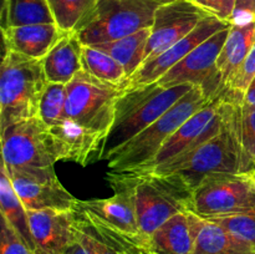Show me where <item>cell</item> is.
<instances>
[{"instance_id":"6da1fadb","label":"cell","mask_w":255,"mask_h":254,"mask_svg":"<svg viewBox=\"0 0 255 254\" xmlns=\"http://www.w3.org/2000/svg\"><path fill=\"white\" fill-rule=\"evenodd\" d=\"M242 106L243 97L224 94V124L217 136L153 171L141 173L167 177L189 193L208 177L224 173H242Z\"/></svg>"},{"instance_id":"7a4b0ae2","label":"cell","mask_w":255,"mask_h":254,"mask_svg":"<svg viewBox=\"0 0 255 254\" xmlns=\"http://www.w3.org/2000/svg\"><path fill=\"white\" fill-rule=\"evenodd\" d=\"M194 85L163 87L157 82L125 90L116 105L115 121L107 134L101 161H107L122 146L158 120Z\"/></svg>"},{"instance_id":"3957f363","label":"cell","mask_w":255,"mask_h":254,"mask_svg":"<svg viewBox=\"0 0 255 254\" xmlns=\"http://www.w3.org/2000/svg\"><path fill=\"white\" fill-rule=\"evenodd\" d=\"M47 84L42 60L4 49L0 72V132L39 116Z\"/></svg>"},{"instance_id":"277c9868","label":"cell","mask_w":255,"mask_h":254,"mask_svg":"<svg viewBox=\"0 0 255 254\" xmlns=\"http://www.w3.org/2000/svg\"><path fill=\"white\" fill-rule=\"evenodd\" d=\"M211 101L212 99L204 95L201 86H194L158 120L115 152L107 159L110 171L127 172L143 167L189 117Z\"/></svg>"},{"instance_id":"5b68a950","label":"cell","mask_w":255,"mask_h":254,"mask_svg":"<svg viewBox=\"0 0 255 254\" xmlns=\"http://www.w3.org/2000/svg\"><path fill=\"white\" fill-rule=\"evenodd\" d=\"M128 182L142 238L151 236L169 218L189 211L188 191L164 176L141 172H119Z\"/></svg>"},{"instance_id":"8992f818","label":"cell","mask_w":255,"mask_h":254,"mask_svg":"<svg viewBox=\"0 0 255 254\" xmlns=\"http://www.w3.org/2000/svg\"><path fill=\"white\" fill-rule=\"evenodd\" d=\"M158 6L149 0H97L75 32L89 46L121 39L151 27Z\"/></svg>"},{"instance_id":"52a82bcc","label":"cell","mask_w":255,"mask_h":254,"mask_svg":"<svg viewBox=\"0 0 255 254\" xmlns=\"http://www.w3.org/2000/svg\"><path fill=\"white\" fill-rule=\"evenodd\" d=\"M66 86V117L106 142L124 87L101 81L84 70L77 72Z\"/></svg>"},{"instance_id":"ba28073f","label":"cell","mask_w":255,"mask_h":254,"mask_svg":"<svg viewBox=\"0 0 255 254\" xmlns=\"http://www.w3.org/2000/svg\"><path fill=\"white\" fill-rule=\"evenodd\" d=\"M255 209V178L251 173L216 174L204 179L191 196L189 211L206 221Z\"/></svg>"},{"instance_id":"9c48e42d","label":"cell","mask_w":255,"mask_h":254,"mask_svg":"<svg viewBox=\"0 0 255 254\" xmlns=\"http://www.w3.org/2000/svg\"><path fill=\"white\" fill-rule=\"evenodd\" d=\"M2 163L16 168L54 167L61 161L49 126L39 116L11 125L1 132Z\"/></svg>"},{"instance_id":"30bf717a","label":"cell","mask_w":255,"mask_h":254,"mask_svg":"<svg viewBox=\"0 0 255 254\" xmlns=\"http://www.w3.org/2000/svg\"><path fill=\"white\" fill-rule=\"evenodd\" d=\"M231 26L216 32L201 45L192 50L182 61L174 65L168 72L157 81L163 87L191 84L201 86L204 95L209 99L221 96L223 91L222 79L217 70V59L222 51Z\"/></svg>"},{"instance_id":"8fae6325","label":"cell","mask_w":255,"mask_h":254,"mask_svg":"<svg viewBox=\"0 0 255 254\" xmlns=\"http://www.w3.org/2000/svg\"><path fill=\"white\" fill-rule=\"evenodd\" d=\"M224 111L223 95L212 100L208 105L202 107L193 116L189 117L159 148L156 156L141 168L133 172H149L172 159L186 154L197 148L219 133L223 128ZM128 172V171H127Z\"/></svg>"},{"instance_id":"7c38bea8","label":"cell","mask_w":255,"mask_h":254,"mask_svg":"<svg viewBox=\"0 0 255 254\" xmlns=\"http://www.w3.org/2000/svg\"><path fill=\"white\" fill-rule=\"evenodd\" d=\"M1 168L6 172L15 192L21 199L27 211L55 209V211L74 212L79 199L75 198L57 178L54 167L44 168Z\"/></svg>"},{"instance_id":"4fadbf2b","label":"cell","mask_w":255,"mask_h":254,"mask_svg":"<svg viewBox=\"0 0 255 254\" xmlns=\"http://www.w3.org/2000/svg\"><path fill=\"white\" fill-rule=\"evenodd\" d=\"M207 16H209L208 12L191 0H176L158 6L154 12L144 61L158 56L191 34Z\"/></svg>"},{"instance_id":"5bb4252c","label":"cell","mask_w":255,"mask_h":254,"mask_svg":"<svg viewBox=\"0 0 255 254\" xmlns=\"http://www.w3.org/2000/svg\"><path fill=\"white\" fill-rule=\"evenodd\" d=\"M115 194L110 198L79 201L75 211L84 213L100 223L127 236H141L134 211L133 197L127 179L119 172L106 174Z\"/></svg>"},{"instance_id":"9a60e30c","label":"cell","mask_w":255,"mask_h":254,"mask_svg":"<svg viewBox=\"0 0 255 254\" xmlns=\"http://www.w3.org/2000/svg\"><path fill=\"white\" fill-rule=\"evenodd\" d=\"M228 26H231L228 21H223L218 17L209 15L197 25V27L191 34H188L186 37L179 40L178 42L172 45L169 49H167L158 56L144 61L138 67V70L131 77L127 79V81L124 85V89L127 90L157 82L174 65H177L187 55H189L192 50L196 49L198 45L206 41L207 39L213 36L216 32L221 31Z\"/></svg>"},{"instance_id":"2e32d148","label":"cell","mask_w":255,"mask_h":254,"mask_svg":"<svg viewBox=\"0 0 255 254\" xmlns=\"http://www.w3.org/2000/svg\"><path fill=\"white\" fill-rule=\"evenodd\" d=\"M36 254H64L76 239L75 212L27 211Z\"/></svg>"},{"instance_id":"e0dca14e","label":"cell","mask_w":255,"mask_h":254,"mask_svg":"<svg viewBox=\"0 0 255 254\" xmlns=\"http://www.w3.org/2000/svg\"><path fill=\"white\" fill-rule=\"evenodd\" d=\"M204 219L191 211L181 212L143 239L147 254H192Z\"/></svg>"},{"instance_id":"ac0fdd59","label":"cell","mask_w":255,"mask_h":254,"mask_svg":"<svg viewBox=\"0 0 255 254\" xmlns=\"http://www.w3.org/2000/svg\"><path fill=\"white\" fill-rule=\"evenodd\" d=\"M59 147L61 161H71L86 167L101 161L105 139L65 117L56 126L49 127Z\"/></svg>"},{"instance_id":"d6986e66","label":"cell","mask_w":255,"mask_h":254,"mask_svg":"<svg viewBox=\"0 0 255 254\" xmlns=\"http://www.w3.org/2000/svg\"><path fill=\"white\" fill-rule=\"evenodd\" d=\"M56 24H35L2 29L5 50L42 60L64 36Z\"/></svg>"},{"instance_id":"ffe728a7","label":"cell","mask_w":255,"mask_h":254,"mask_svg":"<svg viewBox=\"0 0 255 254\" xmlns=\"http://www.w3.org/2000/svg\"><path fill=\"white\" fill-rule=\"evenodd\" d=\"M82 45L75 31L65 32L42 59L47 81L67 85L82 70Z\"/></svg>"},{"instance_id":"44dd1931","label":"cell","mask_w":255,"mask_h":254,"mask_svg":"<svg viewBox=\"0 0 255 254\" xmlns=\"http://www.w3.org/2000/svg\"><path fill=\"white\" fill-rule=\"evenodd\" d=\"M255 41V22L246 26H232L222 51L217 59V70L222 79L224 94L233 81L239 67L248 56Z\"/></svg>"},{"instance_id":"7402d4cb","label":"cell","mask_w":255,"mask_h":254,"mask_svg":"<svg viewBox=\"0 0 255 254\" xmlns=\"http://www.w3.org/2000/svg\"><path fill=\"white\" fill-rule=\"evenodd\" d=\"M149 35H151V27H146L128 36L92 45V46L101 50L105 54L114 57L117 62H120L126 71L127 79H128L144 62Z\"/></svg>"},{"instance_id":"603a6c76","label":"cell","mask_w":255,"mask_h":254,"mask_svg":"<svg viewBox=\"0 0 255 254\" xmlns=\"http://www.w3.org/2000/svg\"><path fill=\"white\" fill-rule=\"evenodd\" d=\"M0 212H1L2 218L11 226L17 236L25 242V244L30 249L35 252L27 209L25 208L21 199L15 192L4 168H1V172H0Z\"/></svg>"},{"instance_id":"cb8c5ba5","label":"cell","mask_w":255,"mask_h":254,"mask_svg":"<svg viewBox=\"0 0 255 254\" xmlns=\"http://www.w3.org/2000/svg\"><path fill=\"white\" fill-rule=\"evenodd\" d=\"M192 254H255V251L216 222L204 219Z\"/></svg>"},{"instance_id":"d4e9b609","label":"cell","mask_w":255,"mask_h":254,"mask_svg":"<svg viewBox=\"0 0 255 254\" xmlns=\"http://www.w3.org/2000/svg\"><path fill=\"white\" fill-rule=\"evenodd\" d=\"M35 24H55L47 0H4L1 30Z\"/></svg>"},{"instance_id":"484cf974","label":"cell","mask_w":255,"mask_h":254,"mask_svg":"<svg viewBox=\"0 0 255 254\" xmlns=\"http://www.w3.org/2000/svg\"><path fill=\"white\" fill-rule=\"evenodd\" d=\"M82 70L107 84L124 87L127 81V74L120 62L89 45L82 47Z\"/></svg>"},{"instance_id":"4316f807","label":"cell","mask_w":255,"mask_h":254,"mask_svg":"<svg viewBox=\"0 0 255 254\" xmlns=\"http://www.w3.org/2000/svg\"><path fill=\"white\" fill-rule=\"evenodd\" d=\"M97 0H47L55 24L62 31H75Z\"/></svg>"},{"instance_id":"83f0119b","label":"cell","mask_w":255,"mask_h":254,"mask_svg":"<svg viewBox=\"0 0 255 254\" xmlns=\"http://www.w3.org/2000/svg\"><path fill=\"white\" fill-rule=\"evenodd\" d=\"M67 86L65 84L49 82L41 97L39 117L49 127L56 126L66 117Z\"/></svg>"},{"instance_id":"f1b7e54d","label":"cell","mask_w":255,"mask_h":254,"mask_svg":"<svg viewBox=\"0 0 255 254\" xmlns=\"http://www.w3.org/2000/svg\"><path fill=\"white\" fill-rule=\"evenodd\" d=\"M241 141L242 173H247L255 163V106H242Z\"/></svg>"},{"instance_id":"f546056e","label":"cell","mask_w":255,"mask_h":254,"mask_svg":"<svg viewBox=\"0 0 255 254\" xmlns=\"http://www.w3.org/2000/svg\"><path fill=\"white\" fill-rule=\"evenodd\" d=\"M211 221L223 227L232 236L255 251V209L234 216L211 219Z\"/></svg>"},{"instance_id":"4dcf8cb0","label":"cell","mask_w":255,"mask_h":254,"mask_svg":"<svg viewBox=\"0 0 255 254\" xmlns=\"http://www.w3.org/2000/svg\"><path fill=\"white\" fill-rule=\"evenodd\" d=\"M255 76V41L252 46L251 51H249L248 56L246 57L242 66L239 67L238 72L234 76L233 81L231 82L228 89L224 91V94H233L237 96H241L244 99V94H246L247 89L251 85L252 80ZM222 94V95H224Z\"/></svg>"},{"instance_id":"1f68e13d","label":"cell","mask_w":255,"mask_h":254,"mask_svg":"<svg viewBox=\"0 0 255 254\" xmlns=\"http://www.w3.org/2000/svg\"><path fill=\"white\" fill-rule=\"evenodd\" d=\"M0 254H36L25 244L9 223L1 217Z\"/></svg>"},{"instance_id":"d6a6232c","label":"cell","mask_w":255,"mask_h":254,"mask_svg":"<svg viewBox=\"0 0 255 254\" xmlns=\"http://www.w3.org/2000/svg\"><path fill=\"white\" fill-rule=\"evenodd\" d=\"M228 22L232 26H246L255 22V0H236Z\"/></svg>"},{"instance_id":"836d02e7","label":"cell","mask_w":255,"mask_h":254,"mask_svg":"<svg viewBox=\"0 0 255 254\" xmlns=\"http://www.w3.org/2000/svg\"><path fill=\"white\" fill-rule=\"evenodd\" d=\"M197 6L203 9L212 16H216L223 21H229L236 0H191Z\"/></svg>"},{"instance_id":"e575fe53","label":"cell","mask_w":255,"mask_h":254,"mask_svg":"<svg viewBox=\"0 0 255 254\" xmlns=\"http://www.w3.org/2000/svg\"><path fill=\"white\" fill-rule=\"evenodd\" d=\"M243 104L249 105V106H255V76L254 79L252 80L248 89H247L246 94H244Z\"/></svg>"},{"instance_id":"d590c367","label":"cell","mask_w":255,"mask_h":254,"mask_svg":"<svg viewBox=\"0 0 255 254\" xmlns=\"http://www.w3.org/2000/svg\"><path fill=\"white\" fill-rule=\"evenodd\" d=\"M64 254H89L87 253L86 249L82 247V244L77 241V238L75 239L74 242L71 243V246L66 249Z\"/></svg>"},{"instance_id":"8d00e7d4","label":"cell","mask_w":255,"mask_h":254,"mask_svg":"<svg viewBox=\"0 0 255 254\" xmlns=\"http://www.w3.org/2000/svg\"><path fill=\"white\" fill-rule=\"evenodd\" d=\"M149 1H153L158 5H166V4H171V2L176 1V0H149Z\"/></svg>"},{"instance_id":"74e56055","label":"cell","mask_w":255,"mask_h":254,"mask_svg":"<svg viewBox=\"0 0 255 254\" xmlns=\"http://www.w3.org/2000/svg\"><path fill=\"white\" fill-rule=\"evenodd\" d=\"M248 173H251V174H252V176H253V177H254V178H255V163L253 164V167H252V168H251V171H249V172H248Z\"/></svg>"}]
</instances>
